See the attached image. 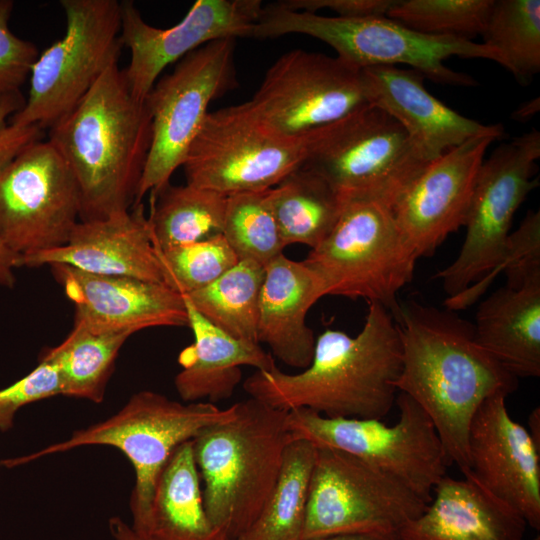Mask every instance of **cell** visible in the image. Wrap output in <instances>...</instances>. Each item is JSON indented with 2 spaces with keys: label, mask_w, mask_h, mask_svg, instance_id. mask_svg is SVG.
I'll return each mask as SVG.
<instances>
[{
  "label": "cell",
  "mask_w": 540,
  "mask_h": 540,
  "mask_svg": "<svg viewBox=\"0 0 540 540\" xmlns=\"http://www.w3.org/2000/svg\"><path fill=\"white\" fill-rule=\"evenodd\" d=\"M393 318L402 345L397 391L428 415L450 464L465 475L474 414L491 396L512 393L518 378L476 343L473 326L457 316L411 304L399 306Z\"/></svg>",
  "instance_id": "6da1fadb"
},
{
  "label": "cell",
  "mask_w": 540,
  "mask_h": 540,
  "mask_svg": "<svg viewBox=\"0 0 540 540\" xmlns=\"http://www.w3.org/2000/svg\"><path fill=\"white\" fill-rule=\"evenodd\" d=\"M402 345L390 311L368 303L360 332L324 330L315 340L310 365L289 374L277 366L256 370L245 392L283 411L307 408L329 418L382 419L397 397Z\"/></svg>",
  "instance_id": "7a4b0ae2"
},
{
  "label": "cell",
  "mask_w": 540,
  "mask_h": 540,
  "mask_svg": "<svg viewBox=\"0 0 540 540\" xmlns=\"http://www.w3.org/2000/svg\"><path fill=\"white\" fill-rule=\"evenodd\" d=\"M73 174L79 221L101 220L134 206L151 143V116L118 62L110 65L47 139Z\"/></svg>",
  "instance_id": "3957f363"
},
{
  "label": "cell",
  "mask_w": 540,
  "mask_h": 540,
  "mask_svg": "<svg viewBox=\"0 0 540 540\" xmlns=\"http://www.w3.org/2000/svg\"><path fill=\"white\" fill-rule=\"evenodd\" d=\"M540 132L532 129L499 145L484 159L475 182L457 258L437 277L450 310L467 308L500 272L540 260V222L527 216L509 233L515 212L538 186Z\"/></svg>",
  "instance_id": "277c9868"
},
{
  "label": "cell",
  "mask_w": 540,
  "mask_h": 540,
  "mask_svg": "<svg viewBox=\"0 0 540 540\" xmlns=\"http://www.w3.org/2000/svg\"><path fill=\"white\" fill-rule=\"evenodd\" d=\"M233 418L193 439L206 514L226 540L254 522L278 479L293 437L287 411L249 398L235 403Z\"/></svg>",
  "instance_id": "5b68a950"
},
{
  "label": "cell",
  "mask_w": 540,
  "mask_h": 540,
  "mask_svg": "<svg viewBox=\"0 0 540 540\" xmlns=\"http://www.w3.org/2000/svg\"><path fill=\"white\" fill-rule=\"evenodd\" d=\"M291 33L325 42L336 51V57L359 70L403 64L438 84H477L471 76L444 64L452 56L481 58L504 66L500 54L484 43L419 33L387 16L330 17L289 10L277 3L263 7L249 37L264 39Z\"/></svg>",
  "instance_id": "8992f818"
},
{
  "label": "cell",
  "mask_w": 540,
  "mask_h": 540,
  "mask_svg": "<svg viewBox=\"0 0 540 540\" xmlns=\"http://www.w3.org/2000/svg\"><path fill=\"white\" fill-rule=\"evenodd\" d=\"M235 412V404L222 409L209 402L182 403L158 392L143 390L133 394L117 413L106 420L76 430L69 438L35 453L7 459L1 464L19 466L90 445L116 448L128 458L135 471L129 502L130 525L137 534H141L147 522L157 477L172 452L206 428L233 418Z\"/></svg>",
  "instance_id": "52a82bcc"
},
{
  "label": "cell",
  "mask_w": 540,
  "mask_h": 540,
  "mask_svg": "<svg viewBox=\"0 0 540 540\" xmlns=\"http://www.w3.org/2000/svg\"><path fill=\"white\" fill-rule=\"evenodd\" d=\"M303 167L323 177L346 200L393 208L429 163L403 127L367 104L305 137Z\"/></svg>",
  "instance_id": "ba28073f"
},
{
  "label": "cell",
  "mask_w": 540,
  "mask_h": 540,
  "mask_svg": "<svg viewBox=\"0 0 540 540\" xmlns=\"http://www.w3.org/2000/svg\"><path fill=\"white\" fill-rule=\"evenodd\" d=\"M418 258L392 208L353 199L344 201L330 234L303 262L318 275L326 296L376 302L394 316L397 294L412 280Z\"/></svg>",
  "instance_id": "9c48e42d"
},
{
  "label": "cell",
  "mask_w": 540,
  "mask_h": 540,
  "mask_svg": "<svg viewBox=\"0 0 540 540\" xmlns=\"http://www.w3.org/2000/svg\"><path fill=\"white\" fill-rule=\"evenodd\" d=\"M64 35L39 53L32 66L28 98L13 114L17 126L50 128L118 62L121 6L117 0H61Z\"/></svg>",
  "instance_id": "30bf717a"
},
{
  "label": "cell",
  "mask_w": 540,
  "mask_h": 540,
  "mask_svg": "<svg viewBox=\"0 0 540 540\" xmlns=\"http://www.w3.org/2000/svg\"><path fill=\"white\" fill-rule=\"evenodd\" d=\"M428 504L392 474L344 451L316 446L302 540L343 533L396 536Z\"/></svg>",
  "instance_id": "8fae6325"
},
{
  "label": "cell",
  "mask_w": 540,
  "mask_h": 540,
  "mask_svg": "<svg viewBox=\"0 0 540 540\" xmlns=\"http://www.w3.org/2000/svg\"><path fill=\"white\" fill-rule=\"evenodd\" d=\"M398 421L329 418L307 408L287 412V426L295 439L334 448L358 457L407 484L430 503L435 485L450 462L436 429L421 407L399 392Z\"/></svg>",
  "instance_id": "7c38bea8"
},
{
  "label": "cell",
  "mask_w": 540,
  "mask_h": 540,
  "mask_svg": "<svg viewBox=\"0 0 540 540\" xmlns=\"http://www.w3.org/2000/svg\"><path fill=\"white\" fill-rule=\"evenodd\" d=\"M235 38L209 42L183 57L154 84L145 102L151 143L134 205L160 191L183 165L210 103L237 86Z\"/></svg>",
  "instance_id": "4fadbf2b"
},
{
  "label": "cell",
  "mask_w": 540,
  "mask_h": 540,
  "mask_svg": "<svg viewBox=\"0 0 540 540\" xmlns=\"http://www.w3.org/2000/svg\"><path fill=\"white\" fill-rule=\"evenodd\" d=\"M305 152V139L276 134L245 102L208 113L182 166L186 184L228 197L273 188Z\"/></svg>",
  "instance_id": "5bb4252c"
},
{
  "label": "cell",
  "mask_w": 540,
  "mask_h": 540,
  "mask_svg": "<svg viewBox=\"0 0 540 540\" xmlns=\"http://www.w3.org/2000/svg\"><path fill=\"white\" fill-rule=\"evenodd\" d=\"M80 216V193L48 140L24 148L0 173V242L22 258L65 245Z\"/></svg>",
  "instance_id": "9a60e30c"
},
{
  "label": "cell",
  "mask_w": 540,
  "mask_h": 540,
  "mask_svg": "<svg viewBox=\"0 0 540 540\" xmlns=\"http://www.w3.org/2000/svg\"><path fill=\"white\" fill-rule=\"evenodd\" d=\"M248 104L273 132L301 140L369 102L361 70L338 57L296 49L272 64Z\"/></svg>",
  "instance_id": "2e32d148"
},
{
  "label": "cell",
  "mask_w": 540,
  "mask_h": 540,
  "mask_svg": "<svg viewBox=\"0 0 540 540\" xmlns=\"http://www.w3.org/2000/svg\"><path fill=\"white\" fill-rule=\"evenodd\" d=\"M120 6V42L130 52L123 73L139 101L171 63L209 42L248 37L263 9L260 0H197L180 22L163 29L148 24L133 1Z\"/></svg>",
  "instance_id": "e0dca14e"
},
{
  "label": "cell",
  "mask_w": 540,
  "mask_h": 540,
  "mask_svg": "<svg viewBox=\"0 0 540 540\" xmlns=\"http://www.w3.org/2000/svg\"><path fill=\"white\" fill-rule=\"evenodd\" d=\"M506 398L502 393L493 395L474 414L467 474L539 530L540 448L527 428L511 418Z\"/></svg>",
  "instance_id": "ac0fdd59"
},
{
  "label": "cell",
  "mask_w": 540,
  "mask_h": 540,
  "mask_svg": "<svg viewBox=\"0 0 540 540\" xmlns=\"http://www.w3.org/2000/svg\"><path fill=\"white\" fill-rule=\"evenodd\" d=\"M493 135L473 137L430 161L392 208L417 256H429L464 226L479 169Z\"/></svg>",
  "instance_id": "d6986e66"
},
{
  "label": "cell",
  "mask_w": 540,
  "mask_h": 540,
  "mask_svg": "<svg viewBox=\"0 0 540 540\" xmlns=\"http://www.w3.org/2000/svg\"><path fill=\"white\" fill-rule=\"evenodd\" d=\"M74 306L73 327L132 334L152 327L188 326L183 295L163 283L85 273L49 265Z\"/></svg>",
  "instance_id": "ffe728a7"
},
{
  "label": "cell",
  "mask_w": 540,
  "mask_h": 540,
  "mask_svg": "<svg viewBox=\"0 0 540 540\" xmlns=\"http://www.w3.org/2000/svg\"><path fill=\"white\" fill-rule=\"evenodd\" d=\"M361 77L369 104L392 116L427 162L473 137L504 134L501 124H481L434 97L417 70L372 66L361 69Z\"/></svg>",
  "instance_id": "44dd1931"
},
{
  "label": "cell",
  "mask_w": 540,
  "mask_h": 540,
  "mask_svg": "<svg viewBox=\"0 0 540 540\" xmlns=\"http://www.w3.org/2000/svg\"><path fill=\"white\" fill-rule=\"evenodd\" d=\"M51 264L95 275L163 283L158 251L142 203L105 219L79 221L65 245L22 258V267Z\"/></svg>",
  "instance_id": "7402d4cb"
},
{
  "label": "cell",
  "mask_w": 540,
  "mask_h": 540,
  "mask_svg": "<svg viewBox=\"0 0 540 540\" xmlns=\"http://www.w3.org/2000/svg\"><path fill=\"white\" fill-rule=\"evenodd\" d=\"M505 286L478 307L476 343L518 377L540 375V265L506 273Z\"/></svg>",
  "instance_id": "603a6c76"
},
{
  "label": "cell",
  "mask_w": 540,
  "mask_h": 540,
  "mask_svg": "<svg viewBox=\"0 0 540 540\" xmlns=\"http://www.w3.org/2000/svg\"><path fill=\"white\" fill-rule=\"evenodd\" d=\"M527 523L471 475H445L423 513L404 525L397 540H522Z\"/></svg>",
  "instance_id": "cb8c5ba5"
},
{
  "label": "cell",
  "mask_w": 540,
  "mask_h": 540,
  "mask_svg": "<svg viewBox=\"0 0 540 540\" xmlns=\"http://www.w3.org/2000/svg\"><path fill=\"white\" fill-rule=\"evenodd\" d=\"M325 295L322 281L303 261L281 254L265 266L258 322V343L295 368H307L315 337L306 323L310 308Z\"/></svg>",
  "instance_id": "d4e9b609"
},
{
  "label": "cell",
  "mask_w": 540,
  "mask_h": 540,
  "mask_svg": "<svg viewBox=\"0 0 540 540\" xmlns=\"http://www.w3.org/2000/svg\"><path fill=\"white\" fill-rule=\"evenodd\" d=\"M184 297V296H183ZM188 327L194 341L178 357L181 370L174 385L184 402H209L230 398L242 379V366L269 371L276 366L272 354L260 344L230 336L207 321L184 297Z\"/></svg>",
  "instance_id": "484cf974"
},
{
  "label": "cell",
  "mask_w": 540,
  "mask_h": 540,
  "mask_svg": "<svg viewBox=\"0 0 540 540\" xmlns=\"http://www.w3.org/2000/svg\"><path fill=\"white\" fill-rule=\"evenodd\" d=\"M138 535L145 540H226L205 511L193 440L180 444L161 469Z\"/></svg>",
  "instance_id": "4316f807"
},
{
  "label": "cell",
  "mask_w": 540,
  "mask_h": 540,
  "mask_svg": "<svg viewBox=\"0 0 540 540\" xmlns=\"http://www.w3.org/2000/svg\"><path fill=\"white\" fill-rule=\"evenodd\" d=\"M284 245L317 247L336 225L344 200L320 175L302 165L267 191Z\"/></svg>",
  "instance_id": "83f0119b"
},
{
  "label": "cell",
  "mask_w": 540,
  "mask_h": 540,
  "mask_svg": "<svg viewBox=\"0 0 540 540\" xmlns=\"http://www.w3.org/2000/svg\"><path fill=\"white\" fill-rule=\"evenodd\" d=\"M150 196L147 219L157 251L222 234L226 196L190 184L170 183Z\"/></svg>",
  "instance_id": "f1b7e54d"
},
{
  "label": "cell",
  "mask_w": 540,
  "mask_h": 540,
  "mask_svg": "<svg viewBox=\"0 0 540 540\" xmlns=\"http://www.w3.org/2000/svg\"><path fill=\"white\" fill-rule=\"evenodd\" d=\"M315 451L311 442L293 438L262 510L235 540H302Z\"/></svg>",
  "instance_id": "f546056e"
},
{
  "label": "cell",
  "mask_w": 540,
  "mask_h": 540,
  "mask_svg": "<svg viewBox=\"0 0 540 540\" xmlns=\"http://www.w3.org/2000/svg\"><path fill=\"white\" fill-rule=\"evenodd\" d=\"M130 332H100L73 327L57 346L40 357L53 362L59 372L62 395L101 403L121 347Z\"/></svg>",
  "instance_id": "4dcf8cb0"
},
{
  "label": "cell",
  "mask_w": 540,
  "mask_h": 540,
  "mask_svg": "<svg viewBox=\"0 0 540 540\" xmlns=\"http://www.w3.org/2000/svg\"><path fill=\"white\" fill-rule=\"evenodd\" d=\"M264 277V266L239 260L208 286L183 296L217 328L237 339L258 343Z\"/></svg>",
  "instance_id": "1f68e13d"
},
{
  "label": "cell",
  "mask_w": 540,
  "mask_h": 540,
  "mask_svg": "<svg viewBox=\"0 0 540 540\" xmlns=\"http://www.w3.org/2000/svg\"><path fill=\"white\" fill-rule=\"evenodd\" d=\"M481 36L520 84L540 71L539 0H494Z\"/></svg>",
  "instance_id": "d6a6232c"
},
{
  "label": "cell",
  "mask_w": 540,
  "mask_h": 540,
  "mask_svg": "<svg viewBox=\"0 0 540 540\" xmlns=\"http://www.w3.org/2000/svg\"><path fill=\"white\" fill-rule=\"evenodd\" d=\"M267 191L228 196L222 231L238 260L254 261L264 267L286 247Z\"/></svg>",
  "instance_id": "836d02e7"
},
{
  "label": "cell",
  "mask_w": 540,
  "mask_h": 540,
  "mask_svg": "<svg viewBox=\"0 0 540 540\" xmlns=\"http://www.w3.org/2000/svg\"><path fill=\"white\" fill-rule=\"evenodd\" d=\"M494 0H395L387 13L419 33L472 40L481 35Z\"/></svg>",
  "instance_id": "e575fe53"
},
{
  "label": "cell",
  "mask_w": 540,
  "mask_h": 540,
  "mask_svg": "<svg viewBox=\"0 0 540 540\" xmlns=\"http://www.w3.org/2000/svg\"><path fill=\"white\" fill-rule=\"evenodd\" d=\"M163 283L181 295L200 290L239 260L222 234L158 251Z\"/></svg>",
  "instance_id": "d590c367"
},
{
  "label": "cell",
  "mask_w": 540,
  "mask_h": 540,
  "mask_svg": "<svg viewBox=\"0 0 540 540\" xmlns=\"http://www.w3.org/2000/svg\"><path fill=\"white\" fill-rule=\"evenodd\" d=\"M58 395H62L58 369L53 362L40 357L32 371L0 389V432L12 429L22 407Z\"/></svg>",
  "instance_id": "8d00e7d4"
},
{
  "label": "cell",
  "mask_w": 540,
  "mask_h": 540,
  "mask_svg": "<svg viewBox=\"0 0 540 540\" xmlns=\"http://www.w3.org/2000/svg\"><path fill=\"white\" fill-rule=\"evenodd\" d=\"M13 7L12 0H0V100L20 91L39 55L34 43L10 29Z\"/></svg>",
  "instance_id": "74e56055"
},
{
  "label": "cell",
  "mask_w": 540,
  "mask_h": 540,
  "mask_svg": "<svg viewBox=\"0 0 540 540\" xmlns=\"http://www.w3.org/2000/svg\"><path fill=\"white\" fill-rule=\"evenodd\" d=\"M24 103L21 91L0 100V173L24 148L42 139V129L38 126L22 127L10 122L11 116L19 111Z\"/></svg>",
  "instance_id": "f35d334b"
},
{
  "label": "cell",
  "mask_w": 540,
  "mask_h": 540,
  "mask_svg": "<svg viewBox=\"0 0 540 540\" xmlns=\"http://www.w3.org/2000/svg\"><path fill=\"white\" fill-rule=\"evenodd\" d=\"M395 0H285L277 4L293 11L329 9L342 18L386 16Z\"/></svg>",
  "instance_id": "ab89813d"
},
{
  "label": "cell",
  "mask_w": 540,
  "mask_h": 540,
  "mask_svg": "<svg viewBox=\"0 0 540 540\" xmlns=\"http://www.w3.org/2000/svg\"><path fill=\"white\" fill-rule=\"evenodd\" d=\"M22 267V257L0 242V286L13 288L16 283V269Z\"/></svg>",
  "instance_id": "60d3db41"
},
{
  "label": "cell",
  "mask_w": 540,
  "mask_h": 540,
  "mask_svg": "<svg viewBox=\"0 0 540 540\" xmlns=\"http://www.w3.org/2000/svg\"><path fill=\"white\" fill-rule=\"evenodd\" d=\"M108 530L113 540H145L132 529L129 523L118 516L108 520Z\"/></svg>",
  "instance_id": "b9f144b4"
},
{
  "label": "cell",
  "mask_w": 540,
  "mask_h": 540,
  "mask_svg": "<svg viewBox=\"0 0 540 540\" xmlns=\"http://www.w3.org/2000/svg\"><path fill=\"white\" fill-rule=\"evenodd\" d=\"M314 540H397L393 535H381L371 533H343L330 535Z\"/></svg>",
  "instance_id": "7bdbcfd3"
},
{
  "label": "cell",
  "mask_w": 540,
  "mask_h": 540,
  "mask_svg": "<svg viewBox=\"0 0 540 540\" xmlns=\"http://www.w3.org/2000/svg\"><path fill=\"white\" fill-rule=\"evenodd\" d=\"M539 110V98L532 99L521 105L513 114L512 118L517 121H527L531 119Z\"/></svg>",
  "instance_id": "ee69618b"
},
{
  "label": "cell",
  "mask_w": 540,
  "mask_h": 540,
  "mask_svg": "<svg viewBox=\"0 0 540 540\" xmlns=\"http://www.w3.org/2000/svg\"><path fill=\"white\" fill-rule=\"evenodd\" d=\"M528 432L538 448H540V408L537 407L528 416Z\"/></svg>",
  "instance_id": "f6af8a7d"
},
{
  "label": "cell",
  "mask_w": 540,
  "mask_h": 540,
  "mask_svg": "<svg viewBox=\"0 0 540 540\" xmlns=\"http://www.w3.org/2000/svg\"><path fill=\"white\" fill-rule=\"evenodd\" d=\"M533 540H540V537L537 536V537H535Z\"/></svg>",
  "instance_id": "bcb514c9"
},
{
  "label": "cell",
  "mask_w": 540,
  "mask_h": 540,
  "mask_svg": "<svg viewBox=\"0 0 540 540\" xmlns=\"http://www.w3.org/2000/svg\"><path fill=\"white\" fill-rule=\"evenodd\" d=\"M0 465H1V463H0Z\"/></svg>",
  "instance_id": "7dc6e473"
}]
</instances>
